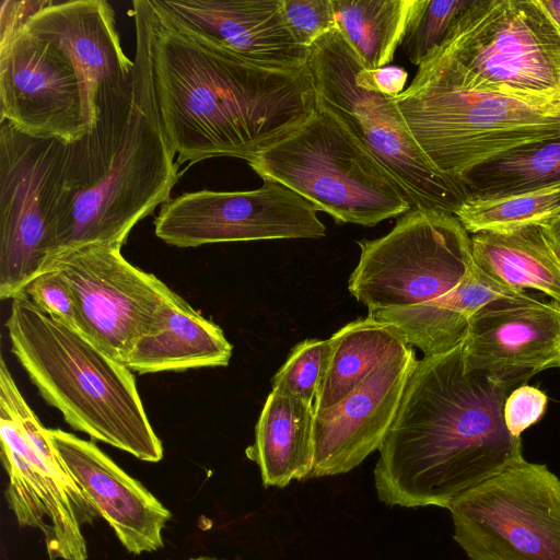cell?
<instances>
[{"label": "cell", "instance_id": "cell-17", "mask_svg": "<svg viewBox=\"0 0 560 560\" xmlns=\"http://www.w3.org/2000/svg\"><path fill=\"white\" fill-rule=\"evenodd\" d=\"M418 361L407 346L376 365L336 406L314 413L310 478L347 474L380 450Z\"/></svg>", "mask_w": 560, "mask_h": 560}, {"label": "cell", "instance_id": "cell-37", "mask_svg": "<svg viewBox=\"0 0 560 560\" xmlns=\"http://www.w3.org/2000/svg\"><path fill=\"white\" fill-rule=\"evenodd\" d=\"M546 231L560 255V214L545 225Z\"/></svg>", "mask_w": 560, "mask_h": 560}, {"label": "cell", "instance_id": "cell-6", "mask_svg": "<svg viewBox=\"0 0 560 560\" xmlns=\"http://www.w3.org/2000/svg\"><path fill=\"white\" fill-rule=\"evenodd\" d=\"M246 162L264 182L293 190L339 223L374 226L412 209L376 158L318 107Z\"/></svg>", "mask_w": 560, "mask_h": 560}, {"label": "cell", "instance_id": "cell-3", "mask_svg": "<svg viewBox=\"0 0 560 560\" xmlns=\"http://www.w3.org/2000/svg\"><path fill=\"white\" fill-rule=\"evenodd\" d=\"M132 15V90L101 109L86 133L65 144L48 260L85 244L122 246L139 221L171 199L179 178L155 96L149 0H133Z\"/></svg>", "mask_w": 560, "mask_h": 560}, {"label": "cell", "instance_id": "cell-21", "mask_svg": "<svg viewBox=\"0 0 560 560\" xmlns=\"http://www.w3.org/2000/svg\"><path fill=\"white\" fill-rule=\"evenodd\" d=\"M232 350L223 330L175 293L155 329L137 342L125 365L139 374L226 366Z\"/></svg>", "mask_w": 560, "mask_h": 560}, {"label": "cell", "instance_id": "cell-24", "mask_svg": "<svg viewBox=\"0 0 560 560\" xmlns=\"http://www.w3.org/2000/svg\"><path fill=\"white\" fill-rule=\"evenodd\" d=\"M475 265L503 287L533 289L560 303V255L544 225L471 234Z\"/></svg>", "mask_w": 560, "mask_h": 560}, {"label": "cell", "instance_id": "cell-35", "mask_svg": "<svg viewBox=\"0 0 560 560\" xmlns=\"http://www.w3.org/2000/svg\"><path fill=\"white\" fill-rule=\"evenodd\" d=\"M49 0H3L0 9V40L21 31Z\"/></svg>", "mask_w": 560, "mask_h": 560}, {"label": "cell", "instance_id": "cell-30", "mask_svg": "<svg viewBox=\"0 0 560 560\" xmlns=\"http://www.w3.org/2000/svg\"><path fill=\"white\" fill-rule=\"evenodd\" d=\"M330 354L329 339H306L295 345L271 378L273 390L314 406Z\"/></svg>", "mask_w": 560, "mask_h": 560}, {"label": "cell", "instance_id": "cell-11", "mask_svg": "<svg viewBox=\"0 0 560 560\" xmlns=\"http://www.w3.org/2000/svg\"><path fill=\"white\" fill-rule=\"evenodd\" d=\"M65 143L0 121V298L43 273L52 250Z\"/></svg>", "mask_w": 560, "mask_h": 560}, {"label": "cell", "instance_id": "cell-14", "mask_svg": "<svg viewBox=\"0 0 560 560\" xmlns=\"http://www.w3.org/2000/svg\"><path fill=\"white\" fill-rule=\"evenodd\" d=\"M0 121L71 143L88 132L83 85L63 49L26 25L0 40Z\"/></svg>", "mask_w": 560, "mask_h": 560}, {"label": "cell", "instance_id": "cell-39", "mask_svg": "<svg viewBox=\"0 0 560 560\" xmlns=\"http://www.w3.org/2000/svg\"><path fill=\"white\" fill-rule=\"evenodd\" d=\"M558 368L560 369V362H559V364H558Z\"/></svg>", "mask_w": 560, "mask_h": 560}, {"label": "cell", "instance_id": "cell-28", "mask_svg": "<svg viewBox=\"0 0 560 560\" xmlns=\"http://www.w3.org/2000/svg\"><path fill=\"white\" fill-rule=\"evenodd\" d=\"M560 214V185L493 198H468L454 214L468 233L546 225Z\"/></svg>", "mask_w": 560, "mask_h": 560}, {"label": "cell", "instance_id": "cell-4", "mask_svg": "<svg viewBox=\"0 0 560 560\" xmlns=\"http://www.w3.org/2000/svg\"><path fill=\"white\" fill-rule=\"evenodd\" d=\"M5 328L31 382L71 428L140 460L162 459L131 370L24 293L12 299Z\"/></svg>", "mask_w": 560, "mask_h": 560}, {"label": "cell", "instance_id": "cell-5", "mask_svg": "<svg viewBox=\"0 0 560 560\" xmlns=\"http://www.w3.org/2000/svg\"><path fill=\"white\" fill-rule=\"evenodd\" d=\"M390 100L432 167L454 179L503 152L560 136V97L470 88L424 63Z\"/></svg>", "mask_w": 560, "mask_h": 560}, {"label": "cell", "instance_id": "cell-23", "mask_svg": "<svg viewBox=\"0 0 560 560\" xmlns=\"http://www.w3.org/2000/svg\"><path fill=\"white\" fill-rule=\"evenodd\" d=\"M314 408L298 398L271 390L245 455L260 471L264 487H287L310 478L314 466Z\"/></svg>", "mask_w": 560, "mask_h": 560}, {"label": "cell", "instance_id": "cell-36", "mask_svg": "<svg viewBox=\"0 0 560 560\" xmlns=\"http://www.w3.org/2000/svg\"><path fill=\"white\" fill-rule=\"evenodd\" d=\"M560 32V0H538Z\"/></svg>", "mask_w": 560, "mask_h": 560}, {"label": "cell", "instance_id": "cell-29", "mask_svg": "<svg viewBox=\"0 0 560 560\" xmlns=\"http://www.w3.org/2000/svg\"><path fill=\"white\" fill-rule=\"evenodd\" d=\"M474 0H416L408 22L402 50L412 65L420 66L439 48L460 14Z\"/></svg>", "mask_w": 560, "mask_h": 560}, {"label": "cell", "instance_id": "cell-31", "mask_svg": "<svg viewBox=\"0 0 560 560\" xmlns=\"http://www.w3.org/2000/svg\"><path fill=\"white\" fill-rule=\"evenodd\" d=\"M23 293L44 313L79 331L75 299L66 279L56 269L34 278Z\"/></svg>", "mask_w": 560, "mask_h": 560}, {"label": "cell", "instance_id": "cell-20", "mask_svg": "<svg viewBox=\"0 0 560 560\" xmlns=\"http://www.w3.org/2000/svg\"><path fill=\"white\" fill-rule=\"evenodd\" d=\"M46 435L73 481L132 555L163 548L171 512L93 442L60 429Z\"/></svg>", "mask_w": 560, "mask_h": 560}, {"label": "cell", "instance_id": "cell-13", "mask_svg": "<svg viewBox=\"0 0 560 560\" xmlns=\"http://www.w3.org/2000/svg\"><path fill=\"white\" fill-rule=\"evenodd\" d=\"M318 209L293 190L264 182L252 190L202 189L162 205L155 236L187 248L206 244L285 238H319L326 228Z\"/></svg>", "mask_w": 560, "mask_h": 560}, {"label": "cell", "instance_id": "cell-8", "mask_svg": "<svg viewBox=\"0 0 560 560\" xmlns=\"http://www.w3.org/2000/svg\"><path fill=\"white\" fill-rule=\"evenodd\" d=\"M361 66L337 27L316 40L307 61L316 107L336 117L376 158L412 208L455 214L469 198L466 186L432 167L390 97L357 85Z\"/></svg>", "mask_w": 560, "mask_h": 560}, {"label": "cell", "instance_id": "cell-27", "mask_svg": "<svg viewBox=\"0 0 560 560\" xmlns=\"http://www.w3.org/2000/svg\"><path fill=\"white\" fill-rule=\"evenodd\" d=\"M416 0H331L337 28L366 69L393 61Z\"/></svg>", "mask_w": 560, "mask_h": 560}, {"label": "cell", "instance_id": "cell-15", "mask_svg": "<svg viewBox=\"0 0 560 560\" xmlns=\"http://www.w3.org/2000/svg\"><path fill=\"white\" fill-rule=\"evenodd\" d=\"M1 459L9 509L22 527L38 529L49 560H88L82 526L100 518L55 450L42 452L0 405Z\"/></svg>", "mask_w": 560, "mask_h": 560}, {"label": "cell", "instance_id": "cell-2", "mask_svg": "<svg viewBox=\"0 0 560 560\" xmlns=\"http://www.w3.org/2000/svg\"><path fill=\"white\" fill-rule=\"evenodd\" d=\"M149 2L155 96L178 165L220 156L248 161L314 114L308 67L276 70L244 61L182 31Z\"/></svg>", "mask_w": 560, "mask_h": 560}, {"label": "cell", "instance_id": "cell-26", "mask_svg": "<svg viewBox=\"0 0 560 560\" xmlns=\"http://www.w3.org/2000/svg\"><path fill=\"white\" fill-rule=\"evenodd\" d=\"M469 198H493L560 185V136L529 142L469 170Z\"/></svg>", "mask_w": 560, "mask_h": 560}, {"label": "cell", "instance_id": "cell-9", "mask_svg": "<svg viewBox=\"0 0 560 560\" xmlns=\"http://www.w3.org/2000/svg\"><path fill=\"white\" fill-rule=\"evenodd\" d=\"M357 244L348 290L368 314L438 299L474 265L469 233L454 214L438 210L412 208L384 236Z\"/></svg>", "mask_w": 560, "mask_h": 560}, {"label": "cell", "instance_id": "cell-10", "mask_svg": "<svg viewBox=\"0 0 560 560\" xmlns=\"http://www.w3.org/2000/svg\"><path fill=\"white\" fill-rule=\"evenodd\" d=\"M447 510L469 560H560V478L545 464L522 455Z\"/></svg>", "mask_w": 560, "mask_h": 560}, {"label": "cell", "instance_id": "cell-7", "mask_svg": "<svg viewBox=\"0 0 560 560\" xmlns=\"http://www.w3.org/2000/svg\"><path fill=\"white\" fill-rule=\"evenodd\" d=\"M422 63L470 88L560 97V32L538 0H474Z\"/></svg>", "mask_w": 560, "mask_h": 560}, {"label": "cell", "instance_id": "cell-34", "mask_svg": "<svg viewBox=\"0 0 560 560\" xmlns=\"http://www.w3.org/2000/svg\"><path fill=\"white\" fill-rule=\"evenodd\" d=\"M408 72L397 66H385L378 69L360 67L355 74V83L365 90L395 97L405 91Z\"/></svg>", "mask_w": 560, "mask_h": 560}, {"label": "cell", "instance_id": "cell-33", "mask_svg": "<svg viewBox=\"0 0 560 560\" xmlns=\"http://www.w3.org/2000/svg\"><path fill=\"white\" fill-rule=\"evenodd\" d=\"M548 397L538 387L523 384L514 388L505 399L503 419L510 434L521 438V434L544 416Z\"/></svg>", "mask_w": 560, "mask_h": 560}, {"label": "cell", "instance_id": "cell-19", "mask_svg": "<svg viewBox=\"0 0 560 560\" xmlns=\"http://www.w3.org/2000/svg\"><path fill=\"white\" fill-rule=\"evenodd\" d=\"M182 31L268 69L307 67L310 48L294 38L283 0H153Z\"/></svg>", "mask_w": 560, "mask_h": 560}, {"label": "cell", "instance_id": "cell-38", "mask_svg": "<svg viewBox=\"0 0 560 560\" xmlns=\"http://www.w3.org/2000/svg\"><path fill=\"white\" fill-rule=\"evenodd\" d=\"M187 560H243V559H226V558H218V557H211V556H199V557H192Z\"/></svg>", "mask_w": 560, "mask_h": 560}, {"label": "cell", "instance_id": "cell-18", "mask_svg": "<svg viewBox=\"0 0 560 560\" xmlns=\"http://www.w3.org/2000/svg\"><path fill=\"white\" fill-rule=\"evenodd\" d=\"M26 27L56 42L73 62L83 85L88 131L101 109L131 92L135 62L121 48L107 1L49 0Z\"/></svg>", "mask_w": 560, "mask_h": 560}, {"label": "cell", "instance_id": "cell-22", "mask_svg": "<svg viewBox=\"0 0 560 560\" xmlns=\"http://www.w3.org/2000/svg\"><path fill=\"white\" fill-rule=\"evenodd\" d=\"M522 291L495 282L474 262L463 280L446 294L404 308L368 314L392 324L411 347L424 355L443 353L463 341L469 318L485 304Z\"/></svg>", "mask_w": 560, "mask_h": 560}, {"label": "cell", "instance_id": "cell-12", "mask_svg": "<svg viewBox=\"0 0 560 560\" xmlns=\"http://www.w3.org/2000/svg\"><path fill=\"white\" fill-rule=\"evenodd\" d=\"M121 247L108 243L73 247L51 257L44 271L58 270L71 288L79 332L126 364L137 342L155 329L164 304L176 292L130 264Z\"/></svg>", "mask_w": 560, "mask_h": 560}, {"label": "cell", "instance_id": "cell-16", "mask_svg": "<svg viewBox=\"0 0 560 560\" xmlns=\"http://www.w3.org/2000/svg\"><path fill=\"white\" fill-rule=\"evenodd\" d=\"M469 369L512 390L560 362V303L526 291L492 300L462 341Z\"/></svg>", "mask_w": 560, "mask_h": 560}, {"label": "cell", "instance_id": "cell-32", "mask_svg": "<svg viewBox=\"0 0 560 560\" xmlns=\"http://www.w3.org/2000/svg\"><path fill=\"white\" fill-rule=\"evenodd\" d=\"M283 10L295 40L306 48L337 27L331 0H283Z\"/></svg>", "mask_w": 560, "mask_h": 560}, {"label": "cell", "instance_id": "cell-1", "mask_svg": "<svg viewBox=\"0 0 560 560\" xmlns=\"http://www.w3.org/2000/svg\"><path fill=\"white\" fill-rule=\"evenodd\" d=\"M512 389L469 369L463 343L418 361L374 468L389 506L448 509L523 455L503 407Z\"/></svg>", "mask_w": 560, "mask_h": 560}, {"label": "cell", "instance_id": "cell-25", "mask_svg": "<svg viewBox=\"0 0 560 560\" xmlns=\"http://www.w3.org/2000/svg\"><path fill=\"white\" fill-rule=\"evenodd\" d=\"M326 372L314 401V413L347 397L386 358L409 346L395 326L368 315L330 338Z\"/></svg>", "mask_w": 560, "mask_h": 560}]
</instances>
